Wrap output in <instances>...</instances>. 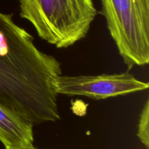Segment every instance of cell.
<instances>
[{
    "label": "cell",
    "instance_id": "7a4b0ae2",
    "mask_svg": "<svg viewBox=\"0 0 149 149\" xmlns=\"http://www.w3.org/2000/svg\"><path fill=\"white\" fill-rule=\"evenodd\" d=\"M20 16L39 37L57 48L72 46L87 36L97 10L93 0H18Z\"/></svg>",
    "mask_w": 149,
    "mask_h": 149
},
{
    "label": "cell",
    "instance_id": "3957f363",
    "mask_svg": "<svg viewBox=\"0 0 149 149\" xmlns=\"http://www.w3.org/2000/svg\"><path fill=\"white\" fill-rule=\"evenodd\" d=\"M100 14L128 68L147 65L149 0H101Z\"/></svg>",
    "mask_w": 149,
    "mask_h": 149
},
{
    "label": "cell",
    "instance_id": "52a82bcc",
    "mask_svg": "<svg viewBox=\"0 0 149 149\" xmlns=\"http://www.w3.org/2000/svg\"><path fill=\"white\" fill-rule=\"evenodd\" d=\"M23 149H39V148H35L34 146H31V147H29V148H23Z\"/></svg>",
    "mask_w": 149,
    "mask_h": 149
},
{
    "label": "cell",
    "instance_id": "5b68a950",
    "mask_svg": "<svg viewBox=\"0 0 149 149\" xmlns=\"http://www.w3.org/2000/svg\"><path fill=\"white\" fill-rule=\"evenodd\" d=\"M33 127L16 112L0 104V141L5 149L33 146Z\"/></svg>",
    "mask_w": 149,
    "mask_h": 149
},
{
    "label": "cell",
    "instance_id": "8992f818",
    "mask_svg": "<svg viewBox=\"0 0 149 149\" xmlns=\"http://www.w3.org/2000/svg\"><path fill=\"white\" fill-rule=\"evenodd\" d=\"M140 141L145 146L146 148H149V101L146 100L141 113L140 114L139 122L138 125L137 132Z\"/></svg>",
    "mask_w": 149,
    "mask_h": 149
},
{
    "label": "cell",
    "instance_id": "277c9868",
    "mask_svg": "<svg viewBox=\"0 0 149 149\" xmlns=\"http://www.w3.org/2000/svg\"><path fill=\"white\" fill-rule=\"evenodd\" d=\"M148 87V82L138 79L128 72L79 76L61 74L55 82L58 95L84 96L93 100H103L144 91Z\"/></svg>",
    "mask_w": 149,
    "mask_h": 149
},
{
    "label": "cell",
    "instance_id": "6da1fadb",
    "mask_svg": "<svg viewBox=\"0 0 149 149\" xmlns=\"http://www.w3.org/2000/svg\"><path fill=\"white\" fill-rule=\"evenodd\" d=\"M59 61L39 50L33 36L0 12V104L33 125L43 120L56 103Z\"/></svg>",
    "mask_w": 149,
    "mask_h": 149
}]
</instances>
